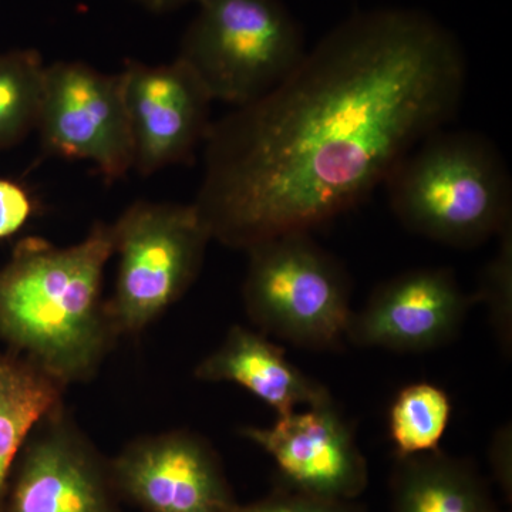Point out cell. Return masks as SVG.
<instances>
[{
	"label": "cell",
	"instance_id": "cell-1",
	"mask_svg": "<svg viewBox=\"0 0 512 512\" xmlns=\"http://www.w3.org/2000/svg\"><path fill=\"white\" fill-rule=\"evenodd\" d=\"M467 59L416 9L343 20L274 90L212 123L192 202L212 241L247 252L355 210L460 110Z\"/></svg>",
	"mask_w": 512,
	"mask_h": 512
},
{
	"label": "cell",
	"instance_id": "cell-2",
	"mask_svg": "<svg viewBox=\"0 0 512 512\" xmlns=\"http://www.w3.org/2000/svg\"><path fill=\"white\" fill-rule=\"evenodd\" d=\"M111 224L69 247L22 239L0 269V339L64 387L96 375L117 336L103 296Z\"/></svg>",
	"mask_w": 512,
	"mask_h": 512
},
{
	"label": "cell",
	"instance_id": "cell-3",
	"mask_svg": "<svg viewBox=\"0 0 512 512\" xmlns=\"http://www.w3.org/2000/svg\"><path fill=\"white\" fill-rule=\"evenodd\" d=\"M384 184L400 224L447 247H480L512 222L507 165L497 147L473 131H436Z\"/></svg>",
	"mask_w": 512,
	"mask_h": 512
},
{
	"label": "cell",
	"instance_id": "cell-4",
	"mask_svg": "<svg viewBox=\"0 0 512 512\" xmlns=\"http://www.w3.org/2000/svg\"><path fill=\"white\" fill-rule=\"evenodd\" d=\"M242 285L256 330L312 352L338 350L352 318V281L311 232L279 235L249 248Z\"/></svg>",
	"mask_w": 512,
	"mask_h": 512
},
{
	"label": "cell",
	"instance_id": "cell-5",
	"mask_svg": "<svg viewBox=\"0 0 512 512\" xmlns=\"http://www.w3.org/2000/svg\"><path fill=\"white\" fill-rule=\"evenodd\" d=\"M178 59L214 101L247 106L274 90L305 56L298 22L282 0H197Z\"/></svg>",
	"mask_w": 512,
	"mask_h": 512
},
{
	"label": "cell",
	"instance_id": "cell-6",
	"mask_svg": "<svg viewBox=\"0 0 512 512\" xmlns=\"http://www.w3.org/2000/svg\"><path fill=\"white\" fill-rule=\"evenodd\" d=\"M111 229L119 269L107 313L117 338L140 335L194 284L212 237L194 204L175 202H133Z\"/></svg>",
	"mask_w": 512,
	"mask_h": 512
},
{
	"label": "cell",
	"instance_id": "cell-7",
	"mask_svg": "<svg viewBox=\"0 0 512 512\" xmlns=\"http://www.w3.org/2000/svg\"><path fill=\"white\" fill-rule=\"evenodd\" d=\"M36 133L46 156L86 161L113 183L133 170L120 74L90 64H47Z\"/></svg>",
	"mask_w": 512,
	"mask_h": 512
},
{
	"label": "cell",
	"instance_id": "cell-8",
	"mask_svg": "<svg viewBox=\"0 0 512 512\" xmlns=\"http://www.w3.org/2000/svg\"><path fill=\"white\" fill-rule=\"evenodd\" d=\"M121 89L133 146V170L143 177L188 164L212 126L210 93L183 60H126Z\"/></svg>",
	"mask_w": 512,
	"mask_h": 512
},
{
	"label": "cell",
	"instance_id": "cell-9",
	"mask_svg": "<svg viewBox=\"0 0 512 512\" xmlns=\"http://www.w3.org/2000/svg\"><path fill=\"white\" fill-rule=\"evenodd\" d=\"M109 467L121 501L143 512H231L238 504L217 451L192 431L138 437Z\"/></svg>",
	"mask_w": 512,
	"mask_h": 512
},
{
	"label": "cell",
	"instance_id": "cell-10",
	"mask_svg": "<svg viewBox=\"0 0 512 512\" xmlns=\"http://www.w3.org/2000/svg\"><path fill=\"white\" fill-rule=\"evenodd\" d=\"M109 460L64 412L36 430L13 468L2 512H121Z\"/></svg>",
	"mask_w": 512,
	"mask_h": 512
},
{
	"label": "cell",
	"instance_id": "cell-11",
	"mask_svg": "<svg viewBox=\"0 0 512 512\" xmlns=\"http://www.w3.org/2000/svg\"><path fill=\"white\" fill-rule=\"evenodd\" d=\"M245 439L274 460L275 485L328 500H359L369 464L335 400L276 417L269 427H245Z\"/></svg>",
	"mask_w": 512,
	"mask_h": 512
},
{
	"label": "cell",
	"instance_id": "cell-12",
	"mask_svg": "<svg viewBox=\"0 0 512 512\" xmlns=\"http://www.w3.org/2000/svg\"><path fill=\"white\" fill-rule=\"evenodd\" d=\"M474 305L451 269H412L377 286L365 306L353 311L346 342L397 353L430 352L457 339Z\"/></svg>",
	"mask_w": 512,
	"mask_h": 512
},
{
	"label": "cell",
	"instance_id": "cell-13",
	"mask_svg": "<svg viewBox=\"0 0 512 512\" xmlns=\"http://www.w3.org/2000/svg\"><path fill=\"white\" fill-rule=\"evenodd\" d=\"M195 379L234 383L254 394L278 416L318 406L332 394L286 359L285 349L256 329L235 325L220 346L198 363Z\"/></svg>",
	"mask_w": 512,
	"mask_h": 512
},
{
	"label": "cell",
	"instance_id": "cell-14",
	"mask_svg": "<svg viewBox=\"0 0 512 512\" xmlns=\"http://www.w3.org/2000/svg\"><path fill=\"white\" fill-rule=\"evenodd\" d=\"M389 497L390 512H504L477 464L441 448L394 457Z\"/></svg>",
	"mask_w": 512,
	"mask_h": 512
},
{
	"label": "cell",
	"instance_id": "cell-15",
	"mask_svg": "<svg viewBox=\"0 0 512 512\" xmlns=\"http://www.w3.org/2000/svg\"><path fill=\"white\" fill-rule=\"evenodd\" d=\"M66 387L35 363L0 353V512L16 461L36 427L62 406Z\"/></svg>",
	"mask_w": 512,
	"mask_h": 512
},
{
	"label": "cell",
	"instance_id": "cell-16",
	"mask_svg": "<svg viewBox=\"0 0 512 512\" xmlns=\"http://www.w3.org/2000/svg\"><path fill=\"white\" fill-rule=\"evenodd\" d=\"M47 64L35 49L0 52V151L36 131Z\"/></svg>",
	"mask_w": 512,
	"mask_h": 512
},
{
	"label": "cell",
	"instance_id": "cell-17",
	"mask_svg": "<svg viewBox=\"0 0 512 512\" xmlns=\"http://www.w3.org/2000/svg\"><path fill=\"white\" fill-rule=\"evenodd\" d=\"M453 404L446 390L429 382L404 386L389 410V434L394 457L439 450L450 426Z\"/></svg>",
	"mask_w": 512,
	"mask_h": 512
},
{
	"label": "cell",
	"instance_id": "cell-18",
	"mask_svg": "<svg viewBox=\"0 0 512 512\" xmlns=\"http://www.w3.org/2000/svg\"><path fill=\"white\" fill-rule=\"evenodd\" d=\"M497 254L485 264L476 303H484L498 348L510 359L512 353V222L497 235Z\"/></svg>",
	"mask_w": 512,
	"mask_h": 512
},
{
	"label": "cell",
	"instance_id": "cell-19",
	"mask_svg": "<svg viewBox=\"0 0 512 512\" xmlns=\"http://www.w3.org/2000/svg\"><path fill=\"white\" fill-rule=\"evenodd\" d=\"M231 512H367L357 500H328L275 485L261 500L237 504Z\"/></svg>",
	"mask_w": 512,
	"mask_h": 512
},
{
	"label": "cell",
	"instance_id": "cell-20",
	"mask_svg": "<svg viewBox=\"0 0 512 512\" xmlns=\"http://www.w3.org/2000/svg\"><path fill=\"white\" fill-rule=\"evenodd\" d=\"M35 211L36 202L25 185L0 177V241L15 237Z\"/></svg>",
	"mask_w": 512,
	"mask_h": 512
},
{
	"label": "cell",
	"instance_id": "cell-21",
	"mask_svg": "<svg viewBox=\"0 0 512 512\" xmlns=\"http://www.w3.org/2000/svg\"><path fill=\"white\" fill-rule=\"evenodd\" d=\"M493 481L500 488L508 504L512 503V430L511 423L498 427L488 448Z\"/></svg>",
	"mask_w": 512,
	"mask_h": 512
},
{
	"label": "cell",
	"instance_id": "cell-22",
	"mask_svg": "<svg viewBox=\"0 0 512 512\" xmlns=\"http://www.w3.org/2000/svg\"><path fill=\"white\" fill-rule=\"evenodd\" d=\"M134 2L154 15H165L191 3H197V0H134Z\"/></svg>",
	"mask_w": 512,
	"mask_h": 512
}]
</instances>
